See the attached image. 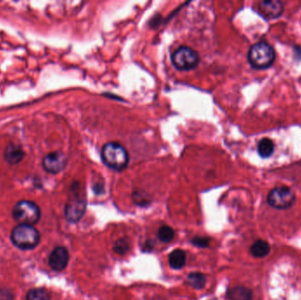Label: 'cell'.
Masks as SVG:
<instances>
[{
  "label": "cell",
  "mask_w": 301,
  "mask_h": 300,
  "mask_svg": "<svg viewBox=\"0 0 301 300\" xmlns=\"http://www.w3.org/2000/svg\"><path fill=\"white\" fill-rule=\"evenodd\" d=\"M41 209L35 202L19 201L13 208L12 215L19 225H34L41 219Z\"/></svg>",
  "instance_id": "277c9868"
},
{
  "label": "cell",
  "mask_w": 301,
  "mask_h": 300,
  "mask_svg": "<svg viewBox=\"0 0 301 300\" xmlns=\"http://www.w3.org/2000/svg\"><path fill=\"white\" fill-rule=\"evenodd\" d=\"M26 300H50V295L44 288H34L28 291Z\"/></svg>",
  "instance_id": "2e32d148"
},
{
  "label": "cell",
  "mask_w": 301,
  "mask_h": 300,
  "mask_svg": "<svg viewBox=\"0 0 301 300\" xmlns=\"http://www.w3.org/2000/svg\"><path fill=\"white\" fill-rule=\"evenodd\" d=\"M129 242L124 239L118 240L114 245V251L119 254H124L127 253L129 251Z\"/></svg>",
  "instance_id": "d6986e66"
},
{
  "label": "cell",
  "mask_w": 301,
  "mask_h": 300,
  "mask_svg": "<svg viewBox=\"0 0 301 300\" xmlns=\"http://www.w3.org/2000/svg\"><path fill=\"white\" fill-rule=\"evenodd\" d=\"M68 163L67 157L61 151H55L46 154L42 159V167L51 175H57L66 168Z\"/></svg>",
  "instance_id": "52a82bcc"
},
{
  "label": "cell",
  "mask_w": 301,
  "mask_h": 300,
  "mask_svg": "<svg viewBox=\"0 0 301 300\" xmlns=\"http://www.w3.org/2000/svg\"><path fill=\"white\" fill-rule=\"evenodd\" d=\"M101 160L107 167L120 172L128 166L130 157L123 145L116 142H110L104 144L101 149Z\"/></svg>",
  "instance_id": "6da1fadb"
},
{
  "label": "cell",
  "mask_w": 301,
  "mask_h": 300,
  "mask_svg": "<svg viewBox=\"0 0 301 300\" xmlns=\"http://www.w3.org/2000/svg\"><path fill=\"white\" fill-rule=\"evenodd\" d=\"M169 264L174 269H181L186 263V254L181 249H176L169 254Z\"/></svg>",
  "instance_id": "9a60e30c"
},
{
  "label": "cell",
  "mask_w": 301,
  "mask_h": 300,
  "mask_svg": "<svg viewBox=\"0 0 301 300\" xmlns=\"http://www.w3.org/2000/svg\"><path fill=\"white\" fill-rule=\"evenodd\" d=\"M87 203L84 199L74 197L66 203L64 215L67 221L70 223H77L81 219L85 211Z\"/></svg>",
  "instance_id": "ba28073f"
},
{
  "label": "cell",
  "mask_w": 301,
  "mask_h": 300,
  "mask_svg": "<svg viewBox=\"0 0 301 300\" xmlns=\"http://www.w3.org/2000/svg\"><path fill=\"white\" fill-rule=\"evenodd\" d=\"M295 200L294 192L286 186L273 188L267 197L270 206L278 209H288L294 204Z\"/></svg>",
  "instance_id": "8992f818"
},
{
  "label": "cell",
  "mask_w": 301,
  "mask_h": 300,
  "mask_svg": "<svg viewBox=\"0 0 301 300\" xmlns=\"http://www.w3.org/2000/svg\"><path fill=\"white\" fill-rule=\"evenodd\" d=\"M248 60L254 69H268L275 63L276 51L270 44L259 41L252 45L248 50Z\"/></svg>",
  "instance_id": "7a4b0ae2"
},
{
  "label": "cell",
  "mask_w": 301,
  "mask_h": 300,
  "mask_svg": "<svg viewBox=\"0 0 301 300\" xmlns=\"http://www.w3.org/2000/svg\"><path fill=\"white\" fill-rule=\"evenodd\" d=\"M40 233L33 225H19L11 233L13 244L22 250H31L40 242Z\"/></svg>",
  "instance_id": "3957f363"
},
{
  "label": "cell",
  "mask_w": 301,
  "mask_h": 300,
  "mask_svg": "<svg viewBox=\"0 0 301 300\" xmlns=\"http://www.w3.org/2000/svg\"><path fill=\"white\" fill-rule=\"evenodd\" d=\"M158 236L160 238V241L164 243H169L170 241H172L173 239L175 237V231L170 226L164 225V226H161L159 230Z\"/></svg>",
  "instance_id": "ac0fdd59"
},
{
  "label": "cell",
  "mask_w": 301,
  "mask_h": 300,
  "mask_svg": "<svg viewBox=\"0 0 301 300\" xmlns=\"http://www.w3.org/2000/svg\"><path fill=\"white\" fill-rule=\"evenodd\" d=\"M284 5L277 0H264L259 3V12L267 19L278 18L284 13Z\"/></svg>",
  "instance_id": "30bf717a"
},
{
  "label": "cell",
  "mask_w": 301,
  "mask_h": 300,
  "mask_svg": "<svg viewBox=\"0 0 301 300\" xmlns=\"http://www.w3.org/2000/svg\"><path fill=\"white\" fill-rule=\"evenodd\" d=\"M209 241H210V240L208 238L195 237L192 240V244L196 245V246L199 247H205L209 245Z\"/></svg>",
  "instance_id": "ffe728a7"
},
{
  "label": "cell",
  "mask_w": 301,
  "mask_h": 300,
  "mask_svg": "<svg viewBox=\"0 0 301 300\" xmlns=\"http://www.w3.org/2000/svg\"><path fill=\"white\" fill-rule=\"evenodd\" d=\"M69 263V252L64 247H57L49 257V265L54 271H62Z\"/></svg>",
  "instance_id": "9c48e42d"
},
{
  "label": "cell",
  "mask_w": 301,
  "mask_h": 300,
  "mask_svg": "<svg viewBox=\"0 0 301 300\" xmlns=\"http://www.w3.org/2000/svg\"><path fill=\"white\" fill-rule=\"evenodd\" d=\"M188 285L195 289H202L204 287L206 279L202 273L195 272L189 274L188 276Z\"/></svg>",
  "instance_id": "e0dca14e"
},
{
  "label": "cell",
  "mask_w": 301,
  "mask_h": 300,
  "mask_svg": "<svg viewBox=\"0 0 301 300\" xmlns=\"http://www.w3.org/2000/svg\"><path fill=\"white\" fill-rule=\"evenodd\" d=\"M173 66L178 71H190L198 67L200 57L198 51L188 46H181L172 53Z\"/></svg>",
  "instance_id": "5b68a950"
},
{
  "label": "cell",
  "mask_w": 301,
  "mask_h": 300,
  "mask_svg": "<svg viewBox=\"0 0 301 300\" xmlns=\"http://www.w3.org/2000/svg\"><path fill=\"white\" fill-rule=\"evenodd\" d=\"M275 150V144L270 138H262L257 144L258 154L262 158L267 159L272 155Z\"/></svg>",
  "instance_id": "5bb4252c"
},
{
  "label": "cell",
  "mask_w": 301,
  "mask_h": 300,
  "mask_svg": "<svg viewBox=\"0 0 301 300\" xmlns=\"http://www.w3.org/2000/svg\"><path fill=\"white\" fill-rule=\"evenodd\" d=\"M227 297L230 300H252L253 293L250 289L245 286H236L230 289Z\"/></svg>",
  "instance_id": "7c38bea8"
},
{
  "label": "cell",
  "mask_w": 301,
  "mask_h": 300,
  "mask_svg": "<svg viewBox=\"0 0 301 300\" xmlns=\"http://www.w3.org/2000/svg\"><path fill=\"white\" fill-rule=\"evenodd\" d=\"M210 300H217V299H210Z\"/></svg>",
  "instance_id": "44dd1931"
},
{
  "label": "cell",
  "mask_w": 301,
  "mask_h": 300,
  "mask_svg": "<svg viewBox=\"0 0 301 300\" xmlns=\"http://www.w3.org/2000/svg\"><path fill=\"white\" fill-rule=\"evenodd\" d=\"M250 252L255 258H264L270 253V244L267 241L259 240L251 246Z\"/></svg>",
  "instance_id": "4fadbf2b"
},
{
  "label": "cell",
  "mask_w": 301,
  "mask_h": 300,
  "mask_svg": "<svg viewBox=\"0 0 301 300\" xmlns=\"http://www.w3.org/2000/svg\"><path fill=\"white\" fill-rule=\"evenodd\" d=\"M25 156V151L23 150L22 145L14 143H10L4 152V159L11 166L19 164Z\"/></svg>",
  "instance_id": "8fae6325"
}]
</instances>
